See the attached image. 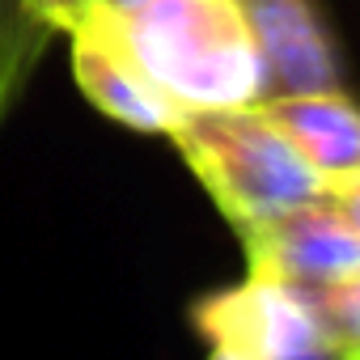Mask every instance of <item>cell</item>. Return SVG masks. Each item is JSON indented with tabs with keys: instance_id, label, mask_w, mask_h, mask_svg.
<instances>
[{
	"instance_id": "1",
	"label": "cell",
	"mask_w": 360,
	"mask_h": 360,
	"mask_svg": "<svg viewBox=\"0 0 360 360\" xmlns=\"http://www.w3.org/2000/svg\"><path fill=\"white\" fill-rule=\"evenodd\" d=\"M165 136L238 233L326 195V178L288 144L259 102L178 106Z\"/></svg>"
},
{
	"instance_id": "2",
	"label": "cell",
	"mask_w": 360,
	"mask_h": 360,
	"mask_svg": "<svg viewBox=\"0 0 360 360\" xmlns=\"http://www.w3.org/2000/svg\"><path fill=\"white\" fill-rule=\"evenodd\" d=\"M110 26L174 106L259 102V51L238 0H144Z\"/></svg>"
},
{
	"instance_id": "3",
	"label": "cell",
	"mask_w": 360,
	"mask_h": 360,
	"mask_svg": "<svg viewBox=\"0 0 360 360\" xmlns=\"http://www.w3.org/2000/svg\"><path fill=\"white\" fill-rule=\"evenodd\" d=\"M191 322L204 347L221 360H322L339 356L314 297L267 280L246 276L242 284L204 297L191 309Z\"/></svg>"
},
{
	"instance_id": "4",
	"label": "cell",
	"mask_w": 360,
	"mask_h": 360,
	"mask_svg": "<svg viewBox=\"0 0 360 360\" xmlns=\"http://www.w3.org/2000/svg\"><path fill=\"white\" fill-rule=\"evenodd\" d=\"M238 238L255 276L280 280L305 297H318L360 271V229L330 204V195L280 212Z\"/></svg>"
},
{
	"instance_id": "5",
	"label": "cell",
	"mask_w": 360,
	"mask_h": 360,
	"mask_svg": "<svg viewBox=\"0 0 360 360\" xmlns=\"http://www.w3.org/2000/svg\"><path fill=\"white\" fill-rule=\"evenodd\" d=\"M259 51V102L339 89L335 47L314 0H238Z\"/></svg>"
},
{
	"instance_id": "6",
	"label": "cell",
	"mask_w": 360,
	"mask_h": 360,
	"mask_svg": "<svg viewBox=\"0 0 360 360\" xmlns=\"http://www.w3.org/2000/svg\"><path fill=\"white\" fill-rule=\"evenodd\" d=\"M68 43H72V77H77L81 94L106 119H115L131 131L165 136L178 106L148 81V72L136 64V56L127 51V43L119 39V30L110 22L85 18L68 34Z\"/></svg>"
},
{
	"instance_id": "7",
	"label": "cell",
	"mask_w": 360,
	"mask_h": 360,
	"mask_svg": "<svg viewBox=\"0 0 360 360\" xmlns=\"http://www.w3.org/2000/svg\"><path fill=\"white\" fill-rule=\"evenodd\" d=\"M288 144L326 178L360 174V106L343 89H314L259 102Z\"/></svg>"
},
{
	"instance_id": "8",
	"label": "cell",
	"mask_w": 360,
	"mask_h": 360,
	"mask_svg": "<svg viewBox=\"0 0 360 360\" xmlns=\"http://www.w3.org/2000/svg\"><path fill=\"white\" fill-rule=\"evenodd\" d=\"M56 30L30 9V0H0V123L26 94Z\"/></svg>"
},
{
	"instance_id": "9",
	"label": "cell",
	"mask_w": 360,
	"mask_h": 360,
	"mask_svg": "<svg viewBox=\"0 0 360 360\" xmlns=\"http://www.w3.org/2000/svg\"><path fill=\"white\" fill-rule=\"evenodd\" d=\"M339 356H360V271L314 297Z\"/></svg>"
},
{
	"instance_id": "10",
	"label": "cell",
	"mask_w": 360,
	"mask_h": 360,
	"mask_svg": "<svg viewBox=\"0 0 360 360\" xmlns=\"http://www.w3.org/2000/svg\"><path fill=\"white\" fill-rule=\"evenodd\" d=\"M30 9H34L56 34H72V30L89 18L94 0H30Z\"/></svg>"
},
{
	"instance_id": "11",
	"label": "cell",
	"mask_w": 360,
	"mask_h": 360,
	"mask_svg": "<svg viewBox=\"0 0 360 360\" xmlns=\"http://www.w3.org/2000/svg\"><path fill=\"white\" fill-rule=\"evenodd\" d=\"M326 195L330 204L360 229V174H343V178H330L326 183Z\"/></svg>"
},
{
	"instance_id": "12",
	"label": "cell",
	"mask_w": 360,
	"mask_h": 360,
	"mask_svg": "<svg viewBox=\"0 0 360 360\" xmlns=\"http://www.w3.org/2000/svg\"><path fill=\"white\" fill-rule=\"evenodd\" d=\"M140 5H144V0H94V9H89V18L123 22V18H131V13H136Z\"/></svg>"
}]
</instances>
